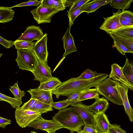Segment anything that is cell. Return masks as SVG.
<instances>
[{
    "instance_id": "1",
    "label": "cell",
    "mask_w": 133,
    "mask_h": 133,
    "mask_svg": "<svg viewBox=\"0 0 133 133\" xmlns=\"http://www.w3.org/2000/svg\"><path fill=\"white\" fill-rule=\"evenodd\" d=\"M104 79L102 74L87 80H78L76 79L75 78H72L61 82L51 92L57 98L61 96L68 97L75 93L94 87Z\"/></svg>"
},
{
    "instance_id": "2",
    "label": "cell",
    "mask_w": 133,
    "mask_h": 133,
    "mask_svg": "<svg viewBox=\"0 0 133 133\" xmlns=\"http://www.w3.org/2000/svg\"><path fill=\"white\" fill-rule=\"evenodd\" d=\"M52 118L60 124L63 128L70 131L78 133L82 130V127L85 125L79 114L72 107L59 110Z\"/></svg>"
},
{
    "instance_id": "3",
    "label": "cell",
    "mask_w": 133,
    "mask_h": 133,
    "mask_svg": "<svg viewBox=\"0 0 133 133\" xmlns=\"http://www.w3.org/2000/svg\"><path fill=\"white\" fill-rule=\"evenodd\" d=\"M99 94L108 101L119 105H123L121 96L117 89L116 81L106 78L95 85Z\"/></svg>"
},
{
    "instance_id": "4",
    "label": "cell",
    "mask_w": 133,
    "mask_h": 133,
    "mask_svg": "<svg viewBox=\"0 0 133 133\" xmlns=\"http://www.w3.org/2000/svg\"><path fill=\"white\" fill-rule=\"evenodd\" d=\"M17 57L16 59L20 69L32 72L35 69L38 60L33 50L17 49Z\"/></svg>"
},
{
    "instance_id": "5",
    "label": "cell",
    "mask_w": 133,
    "mask_h": 133,
    "mask_svg": "<svg viewBox=\"0 0 133 133\" xmlns=\"http://www.w3.org/2000/svg\"><path fill=\"white\" fill-rule=\"evenodd\" d=\"M40 112H36L21 108H16L15 117L16 122L22 128L28 127L31 123L38 119L41 118L42 114Z\"/></svg>"
},
{
    "instance_id": "6",
    "label": "cell",
    "mask_w": 133,
    "mask_h": 133,
    "mask_svg": "<svg viewBox=\"0 0 133 133\" xmlns=\"http://www.w3.org/2000/svg\"><path fill=\"white\" fill-rule=\"evenodd\" d=\"M60 11L56 8L44 7L40 5L37 8L31 10L30 12L34 19L38 24L50 23L52 16Z\"/></svg>"
},
{
    "instance_id": "7",
    "label": "cell",
    "mask_w": 133,
    "mask_h": 133,
    "mask_svg": "<svg viewBox=\"0 0 133 133\" xmlns=\"http://www.w3.org/2000/svg\"><path fill=\"white\" fill-rule=\"evenodd\" d=\"M121 12L120 10H118L115 12H113L111 16L103 17L104 20L99 27L100 29L109 34L112 33H115L122 29L129 28L123 26L121 25L120 22Z\"/></svg>"
},
{
    "instance_id": "8",
    "label": "cell",
    "mask_w": 133,
    "mask_h": 133,
    "mask_svg": "<svg viewBox=\"0 0 133 133\" xmlns=\"http://www.w3.org/2000/svg\"><path fill=\"white\" fill-rule=\"evenodd\" d=\"M79 114L85 125L95 127L94 116L95 114L91 112L88 109V106L81 102L71 105Z\"/></svg>"
},
{
    "instance_id": "9",
    "label": "cell",
    "mask_w": 133,
    "mask_h": 133,
    "mask_svg": "<svg viewBox=\"0 0 133 133\" xmlns=\"http://www.w3.org/2000/svg\"><path fill=\"white\" fill-rule=\"evenodd\" d=\"M47 34L46 33L40 40L35 43L32 48L38 60L46 64H48V55L47 45Z\"/></svg>"
},
{
    "instance_id": "10",
    "label": "cell",
    "mask_w": 133,
    "mask_h": 133,
    "mask_svg": "<svg viewBox=\"0 0 133 133\" xmlns=\"http://www.w3.org/2000/svg\"><path fill=\"white\" fill-rule=\"evenodd\" d=\"M28 127L36 129L50 131H56L63 128L60 124L53 119L48 120L42 117L35 120L30 124Z\"/></svg>"
},
{
    "instance_id": "11",
    "label": "cell",
    "mask_w": 133,
    "mask_h": 133,
    "mask_svg": "<svg viewBox=\"0 0 133 133\" xmlns=\"http://www.w3.org/2000/svg\"><path fill=\"white\" fill-rule=\"evenodd\" d=\"M32 73L34 76V80L40 83L46 81L53 77L51 69L48 64L44 63L38 60L35 69Z\"/></svg>"
},
{
    "instance_id": "12",
    "label": "cell",
    "mask_w": 133,
    "mask_h": 133,
    "mask_svg": "<svg viewBox=\"0 0 133 133\" xmlns=\"http://www.w3.org/2000/svg\"><path fill=\"white\" fill-rule=\"evenodd\" d=\"M117 89L122 100L125 111L131 122L133 121V110L129 103L128 96L129 89L125 85L116 81Z\"/></svg>"
},
{
    "instance_id": "13",
    "label": "cell",
    "mask_w": 133,
    "mask_h": 133,
    "mask_svg": "<svg viewBox=\"0 0 133 133\" xmlns=\"http://www.w3.org/2000/svg\"><path fill=\"white\" fill-rule=\"evenodd\" d=\"M71 27L69 26L62 38L63 43V47L65 50L62 58L55 68L54 71L61 64L65 57L69 54L73 52H76L77 49L75 44L74 38L70 32Z\"/></svg>"
},
{
    "instance_id": "14",
    "label": "cell",
    "mask_w": 133,
    "mask_h": 133,
    "mask_svg": "<svg viewBox=\"0 0 133 133\" xmlns=\"http://www.w3.org/2000/svg\"><path fill=\"white\" fill-rule=\"evenodd\" d=\"M44 35L39 27L32 25L27 27L21 36L16 41H25L30 42H32L34 40L38 41Z\"/></svg>"
},
{
    "instance_id": "15",
    "label": "cell",
    "mask_w": 133,
    "mask_h": 133,
    "mask_svg": "<svg viewBox=\"0 0 133 133\" xmlns=\"http://www.w3.org/2000/svg\"><path fill=\"white\" fill-rule=\"evenodd\" d=\"M27 91L30 94L31 98L39 101L49 104L53 102L51 91L41 90L38 88L30 89Z\"/></svg>"
},
{
    "instance_id": "16",
    "label": "cell",
    "mask_w": 133,
    "mask_h": 133,
    "mask_svg": "<svg viewBox=\"0 0 133 133\" xmlns=\"http://www.w3.org/2000/svg\"><path fill=\"white\" fill-rule=\"evenodd\" d=\"M111 70L109 78L125 85L130 90L133 91V85L130 83L125 77L122 71V67L118 64L114 63L111 65Z\"/></svg>"
},
{
    "instance_id": "17",
    "label": "cell",
    "mask_w": 133,
    "mask_h": 133,
    "mask_svg": "<svg viewBox=\"0 0 133 133\" xmlns=\"http://www.w3.org/2000/svg\"><path fill=\"white\" fill-rule=\"evenodd\" d=\"M95 127L97 133H108L110 124L107 115L104 113L95 114Z\"/></svg>"
},
{
    "instance_id": "18",
    "label": "cell",
    "mask_w": 133,
    "mask_h": 133,
    "mask_svg": "<svg viewBox=\"0 0 133 133\" xmlns=\"http://www.w3.org/2000/svg\"><path fill=\"white\" fill-rule=\"evenodd\" d=\"M109 107L108 101L103 97L99 98L96 99L92 104L88 106L89 110L95 114L104 113Z\"/></svg>"
},
{
    "instance_id": "19",
    "label": "cell",
    "mask_w": 133,
    "mask_h": 133,
    "mask_svg": "<svg viewBox=\"0 0 133 133\" xmlns=\"http://www.w3.org/2000/svg\"><path fill=\"white\" fill-rule=\"evenodd\" d=\"M111 0H94L88 2L82 7L83 12H86L87 14L95 12L98 9L103 5L108 4Z\"/></svg>"
},
{
    "instance_id": "20",
    "label": "cell",
    "mask_w": 133,
    "mask_h": 133,
    "mask_svg": "<svg viewBox=\"0 0 133 133\" xmlns=\"http://www.w3.org/2000/svg\"><path fill=\"white\" fill-rule=\"evenodd\" d=\"M15 11L11 7L0 6V23H5L13 19Z\"/></svg>"
},
{
    "instance_id": "21",
    "label": "cell",
    "mask_w": 133,
    "mask_h": 133,
    "mask_svg": "<svg viewBox=\"0 0 133 133\" xmlns=\"http://www.w3.org/2000/svg\"><path fill=\"white\" fill-rule=\"evenodd\" d=\"M65 0H42L40 4L41 6L51 7L62 11L66 8L65 6Z\"/></svg>"
},
{
    "instance_id": "22",
    "label": "cell",
    "mask_w": 133,
    "mask_h": 133,
    "mask_svg": "<svg viewBox=\"0 0 133 133\" xmlns=\"http://www.w3.org/2000/svg\"><path fill=\"white\" fill-rule=\"evenodd\" d=\"M113 40L117 41L133 52V38H129L112 33L109 34Z\"/></svg>"
},
{
    "instance_id": "23",
    "label": "cell",
    "mask_w": 133,
    "mask_h": 133,
    "mask_svg": "<svg viewBox=\"0 0 133 133\" xmlns=\"http://www.w3.org/2000/svg\"><path fill=\"white\" fill-rule=\"evenodd\" d=\"M61 82L58 78L53 77L46 81L40 83L38 88L41 90L51 91Z\"/></svg>"
},
{
    "instance_id": "24",
    "label": "cell",
    "mask_w": 133,
    "mask_h": 133,
    "mask_svg": "<svg viewBox=\"0 0 133 133\" xmlns=\"http://www.w3.org/2000/svg\"><path fill=\"white\" fill-rule=\"evenodd\" d=\"M122 71L125 77L130 83L133 85V65L126 58L124 66L121 68Z\"/></svg>"
},
{
    "instance_id": "25",
    "label": "cell",
    "mask_w": 133,
    "mask_h": 133,
    "mask_svg": "<svg viewBox=\"0 0 133 133\" xmlns=\"http://www.w3.org/2000/svg\"><path fill=\"white\" fill-rule=\"evenodd\" d=\"M99 94L96 88L89 89L79 97L76 103L89 99H94L96 100L99 98Z\"/></svg>"
},
{
    "instance_id": "26",
    "label": "cell",
    "mask_w": 133,
    "mask_h": 133,
    "mask_svg": "<svg viewBox=\"0 0 133 133\" xmlns=\"http://www.w3.org/2000/svg\"><path fill=\"white\" fill-rule=\"evenodd\" d=\"M133 1V0H111L110 5L113 8L123 11L128 9Z\"/></svg>"
},
{
    "instance_id": "27",
    "label": "cell",
    "mask_w": 133,
    "mask_h": 133,
    "mask_svg": "<svg viewBox=\"0 0 133 133\" xmlns=\"http://www.w3.org/2000/svg\"><path fill=\"white\" fill-rule=\"evenodd\" d=\"M53 110L51 104L41 102L37 100L32 111L42 114Z\"/></svg>"
},
{
    "instance_id": "28",
    "label": "cell",
    "mask_w": 133,
    "mask_h": 133,
    "mask_svg": "<svg viewBox=\"0 0 133 133\" xmlns=\"http://www.w3.org/2000/svg\"><path fill=\"white\" fill-rule=\"evenodd\" d=\"M101 74L98 73L96 71H93L89 69H88L84 71L79 77L75 78V79L84 80L90 79L98 76Z\"/></svg>"
},
{
    "instance_id": "29",
    "label": "cell",
    "mask_w": 133,
    "mask_h": 133,
    "mask_svg": "<svg viewBox=\"0 0 133 133\" xmlns=\"http://www.w3.org/2000/svg\"><path fill=\"white\" fill-rule=\"evenodd\" d=\"M1 101L7 102L10 104L12 108L15 109L17 107H20L22 103V101H18L14 98L7 96L0 93V101Z\"/></svg>"
},
{
    "instance_id": "30",
    "label": "cell",
    "mask_w": 133,
    "mask_h": 133,
    "mask_svg": "<svg viewBox=\"0 0 133 133\" xmlns=\"http://www.w3.org/2000/svg\"><path fill=\"white\" fill-rule=\"evenodd\" d=\"M9 90L14 96V98L18 101H21L22 98L24 96L25 92L21 91L19 88L17 82L13 86H10Z\"/></svg>"
},
{
    "instance_id": "31",
    "label": "cell",
    "mask_w": 133,
    "mask_h": 133,
    "mask_svg": "<svg viewBox=\"0 0 133 133\" xmlns=\"http://www.w3.org/2000/svg\"><path fill=\"white\" fill-rule=\"evenodd\" d=\"M35 42H30L25 41H14V45L17 49H25L32 50V48Z\"/></svg>"
},
{
    "instance_id": "32",
    "label": "cell",
    "mask_w": 133,
    "mask_h": 133,
    "mask_svg": "<svg viewBox=\"0 0 133 133\" xmlns=\"http://www.w3.org/2000/svg\"><path fill=\"white\" fill-rule=\"evenodd\" d=\"M72 104V102L66 99L56 102H53L51 104L52 108L60 110L66 108Z\"/></svg>"
},
{
    "instance_id": "33",
    "label": "cell",
    "mask_w": 133,
    "mask_h": 133,
    "mask_svg": "<svg viewBox=\"0 0 133 133\" xmlns=\"http://www.w3.org/2000/svg\"><path fill=\"white\" fill-rule=\"evenodd\" d=\"M82 8L71 12L67 11V16L69 18V26L71 27L73 24L74 21L77 17L83 12Z\"/></svg>"
},
{
    "instance_id": "34",
    "label": "cell",
    "mask_w": 133,
    "mask_h": 133,
    "mask_svg": "<svg viewBox=\"0 0 133 133\" xmlns=\"http://www.w3.org/2000/svg\"><path fill=\"white\" fill-rule=\"evenodd\" d=\"M114 33L124 37L129 38H133V27L123 28Z\"/></svg>"
},
{
    "instance_id": "35",
    "label": "cell",
    "mask_w": 133,
    "mask_h": 133,
    "mask_svg": "<svg viewBox=\"0 0 133 133\" xmlns=\"http://www.w3.org/2000/svg\"><path fill=\"white\" fill-rule=\"evenodd\" d=\"M120 19L133 24V13L130 10L121 11Z\"/></svg>"
},
{
    "instance_id": "36",
    "label": "cell",
    "mask_w": 133,
    "mask_h": 133,
    "mask_svg": "<svg viewBox=\"0 0 133 133\" xmlns=\"http://www.w3.org/2000/svg\"><path fill=\"white\" fill-rule=\"evenodd\" d=\"M114 41V46L121 54L122 55L125 56L126 53H133L129 49L122 44L120 42L115 41Z\"/></svg>"
},
{
    "instance_id": "37",
    "label": "cell",
    "mask_w": 133,
    "mask_h": 133,
    "mask_svg": "<svg viewBox=\"0 0 133 133\" xmlns=\"http://www.w3.org/2000/svg\"><path fill=\"white\" fill-rule=\"evenodd\" d=\"M90 1V0H76L67 11L71 12L82 8L85 4Z\"/></svg>"
},
{
    "instance_id": "38",
    "label": "cell",
    "mask_w": 133,
    "mask_h": 133,
    "mask_svg": "<svg viewBox=\"0 0 133 133\" xmlns=\"http://www.w3.org/2000/svg\"><path fill=\"white\" fill-rule=\"evenodd\" d=\"M108 133H127L126 131L122 129L120 125L116 124H110L109 127Z\"/></svg>"
},
{
    "instance_id": "39",
    "label": "cell",
    "mask_w": 133,
    "mask_h": 133,
    "mask_svg": "<svg viewBox=\"0 0 133 133\" xmlns=\"http://www.w3.org/2000/svg\"><path fill=\"white\" fill-rule=\"evenodd\" d=\"M42 0L38 1L37 0H29L28 1L23 2L21 3L14 5L11 8L16 7H22L24 6L34 5L38 7L39 4L41 2Z\"/></svg>"
},
{
    "instance_id": "40",
    "label": "cell",
    "mask_w": 133,
    "mask_h": 133,
    "mask_svg": "<svg viewBox=\"0 0 133 133\" xmlns=\"http://www.w3.org/2000/svg\"><path fill=\"white\" fill-rule=\"evenodd\" d=\"M37 101V100L31 98L29 101L24 103L21 108L32 110Z\"/></svg>"
},
{
    "instance_id": "41",
    "label": "cell",
    "mask_w": 133,
    "mask_h": 133,
    "mask_svg": "<svg viewBox=\"0 0 133 133\" xmlns=\"http://www.w3.org/2000/svg\"><path fill=\"white\" fill-rule=\"evenodd\" d=\"M88 89L84 90L70 95L68 96V98L66 100L71 101L72 103V104L75 103L79 97L82 94L87 91Z\"/></svg>"
},
{
    "instance_id": "42",
    "label": "cell",
    "mask_w": 133,
    "mask_h": 133,
    "mask_svg": "<svg viewBox=\"0 0 133 133\" xmlns=\"http://www.w3.org/2000/svg\"><path fill=\"white\" fill-rule=\"evenodd\" d=\"M14 41L8 40L0 36V44L6 49L11 48L14 45Z\"/></svg>"
},
{
    "instance_id": "43",
    "label": "cell",
    "mask_w": 133,
    "mask_h": 133,
    "mask_svg": "<svg viewBox=\"0 0 133 133\" xmlns=\"http://www.w3.org/2000/svg\"><path fill=\"white\" fill-rule=\"evenodd\" d=\"M11 120L0 116V127L4 128L6 126L11 124Z\"/></svg>"
},
{
    "instance_id": "44",
    "label": "cell",
    "mask_w": 133,
    "mask_h": 133,
    "mask_svg": "<svg viewBox=\"0 0 133 133\" xmlns=\"http://www.w3.org/2000/svg\"><path fill=\"white\" fill-rule=\"evenodd\" d=\"M82 130L89 133H97L95 127L93 126L85 125Z\"/></svg>"
},
{
    "instance_id": "45",
    "label": "cell",
    "mask_w": 133,
    "mask_h": 133,
    "mask_svg": "<svg viewBox=\"0 0 133 133\" xmlns=\"http://www.w3.org/2000/svg\"><path fill=\"white\" fill-rule=\"evenodd\" d=\"M120 22L121 25L123 26L127 27H133V24L130 23L120 19Z\"/></svg>"
},
{
    "instance_id": "46",
    "label": "cell",
    "mask_w": 133,
    "mask_h": 133,
    "mask_svg": "<svg viewBox=\"0 0 133 133\" xmlns=\"http://www.w3.org/2000/svg\"><path fill=\"white\" fill-rule=\"evenodd\" d=\"M76 0H65V7H70L72 5L73 3L75 2Z\"/></svg>"
},
{
    "instance_id": "47",
    "label": "cell",
    "mask_w": 133,
    "mask_h": 133,
    "mask_svg": "<svg viewBox=\"0 0 133 133\" xmlns=\"http://www.w3.org/2000/svg\"><path fill=\"white\" fill-rule=\"evenodd\" d=\"M45 131H46L47 133H56V131H50L48 130H45Z\"/></svg>"
},
{
    "instance_id": "48",
    "label": "cell",
    "mask_w": 133,
    "mask_h": 133,
    "mask_svg": "<svg viewBox=\"0 0 133 133\" xmlns=\"http://www.w3.org/2000/svg\"><path fill=\"white\" fill-rule=\"evenodd\" d=\"M78 133H89L86 132L82 130L81 131H80Z\"/></svg>"
},
{
    "instance_id": "49",
    "label": "cell",
    "mask_w": 133,
    "mask_h": 133,
    "mask_svg": "<svg viewBox=\"0 0 133 133\" xmlns=\"http://www.w3.org/2000/svg\"><path fill=\"white\" fill-rule=\"evenodd\" d=\"M30 133H37L36 132L33 131H31V132Z\"/></svg>"
},
{
    "instance_id": "50",
    "label": "cell",
    "mask_w": 133,
    "mask_h": 133,
    "mask_svg": "<svg viewBox=\"0 0 133 133\" xmlns=\"http://www.w3.org/2000/svg\"><path fill=\"white\" fill-rule=\"evenodd\" d=\"M2 54L0 53V58L2 55Z\"/></svg>"
},
{
    "instance_id": "51",
    "label": "cell",
    "mask_w": 133,
    "mask_h": 133,
    "mask_svg": "<svg viewBox=\"0 0 133 133\" xmlns=\"http://www.w3.org/2000/svg\"><path fill=\"white\" fill-rule=\"evenodd\" d=\"M71 133H74V132L73 131H70Z\"/></svg>"
}]
</instances>
